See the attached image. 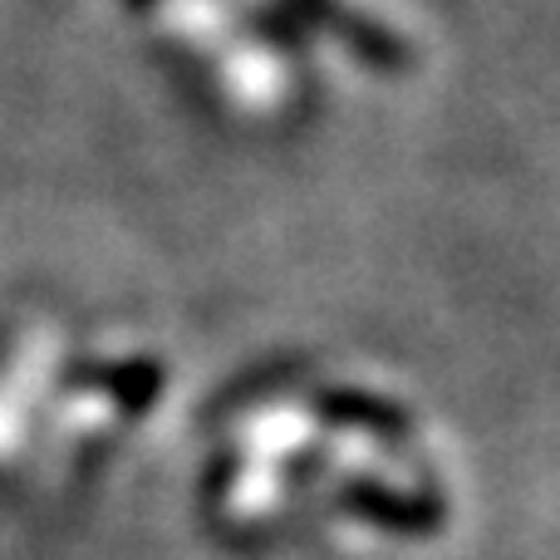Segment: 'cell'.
I'll return each mask as SVG.
<instances>
[{
  "label": "cell",
  "mask_w": 560,
  "mask_h": 560,
  "mask_svg": "<svg viewBox=\"0 0 560 560\" xmlns=\"http://www.w3.org/2000/svg\"><path fill=\"white\" fill-rule=\"evenodd\" d=\"M285 10L295 15L300 30L315 25V30H329V35H339L359 59H364V65H374V69H404L408 65L404 39H394L388 30L369 25L364 15L345 10L339 0H285Z\"/></svg>",
  "instance_id": "obj_1"
},
{
  "label": "cell",
  "mask_w": 560,
  "mask_h": 560,
  "mask_svg": "<svg viewBox=\"0 0 560 560\" xmlns=\"http://www.w3.org/2000/svg\"><path fill=\"white\" fill-rule=\"evenodd\" d=\"M345 506L364 522H378L388 532H404V536H428L443 526V512L438 502H404V497L384 492V487H349L345 492Z\"/></svg>",
  "instance_id": "obj_2"
},
{
  "label": "cell",
  "mask_w": 560,
  "mask_h": 560,
  "mask_svg": "<svg viewBox=\"0 0 560 560\" xmlns=\"http://www.w3.org/2000/svg\"><path fill=\"white\" fill-rule=\"evenodd\" d=\"M79 384L89 388H114V398L124 408H148L158 398V384H163V369L158 364H143V359H133V364H104V369H79Z\"/></svg>",
  "instance_id": "obj_3"
},
{
  "label": "cell",
  "mask_w": 560,
  "mask_h": 560,
  "mask_svg": "<svg viewBox=\"0 0 560 560\" xmlns=\"http://www.w3.org/2000/svg\"><path fill=\"white\" fill-rule=\"evenodd\" d=\"M319 413L335 418V423H359L378 438H404V413L388 408L384 398H369V394H339V398H325Z\"/></svg>",
  "instance_id": "obj_4"
},
{
  "label": "cell",
  "mask_w": 560,
  "mask_h": 560,
  "mask_svg": "<svg viewBox=\"0 0 560 560\" xmlns=\"http://www.w3.org/2000/svg\"><path fill=\"white\" fill-rule=\"evenodd\" d=\"M124 5H128V10H148V5H153V0H124Z\"/></svg>",
  "instance_id": "obj_5"
}]
</instances>
